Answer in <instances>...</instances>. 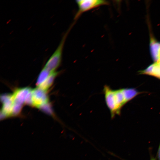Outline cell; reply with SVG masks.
I'll use <instances>...</instances> for the list:
<instances>
[{"mask_svg": "<svg viewBox=\"0 0 160 160\" xmlns=\"http://www.w3.org/2000/svg\"><path fill=\"white\" fill-rule=\"evenodd\" d=\"M49 99L46 91L38 87L32 90V105L39 108L48 103Z\"/></svg>", "mask_w": 160, "mask_h": 160, "instance_id": "5b68a950", "label": "cell"}, {"mask_svg": "<svg viewBox=\"0 0 160 160\" xmlns=\"http://www.w3.org/2000/svg\"><path fill=\"white\" fill-rule=\"evenodd\" d=\"M150 160H156V159L155 158H154L153 156L151 157V158Z\"/></svg>", "mask_w": 160, "mask_h": 160, "instance_id": "5bb4252c", "label": "cell"}, {"mask_svg": "<svg viewBox=\"0 0 160 160\" xmlns=\"http://www.w3.org/2000/svg\"><path fill=\"white\" fill-rule=\"evenodd\" d=\"M157 157L158 160H160V142L157 153Z\"/></svg>", "mask_w": 160, "mask_h": 160, "instance_id": "4fadbf2b", "label": "cell"}, {"mask_svg": "<svg viewBox=\"0 0 160 160\" xmlns=\"http://www.w3.org/2000/svg\"><path fill=\"white\" fill-rule=\"evenodd\" d=\"M73 23L65 33L56 49L50 56L44 68L50 72L55 71L60 65L62 59L63 52L65 40L74 25Z\"/></svg>", "mask_w": 160, "mask_h": 160, "instance_id": "7a4b0ae2", "label": "cell"}, {"mask_svg": "<svg viewBox=\"0 0 160 160\" xmlns=\"http://www.w3.org/2000/svg\"><path fill=\"white\" fill-rule=\"evenodd\" d=\"M141 73L153 76L160 79V62H155L141 71Z\"/></svg>", "mask_w": 160, "mask_h": 160, "instance_id": "ba28073f", "label": "cell"}, {"mask_svg": "<svg viewBox=\"0 0 160 160\" xmlns=\"http://www.w3.org/2000/svg\"><path fill=\"white\" fill-rule=\"evenodd\" d=\"M103 91L105 102L112 118L115 115H119L123 106L138 94L134 89L113 90L108 85L104 86Z\"/></svg>", "mask_w": 160, "mask_h": 160, "instance_id": "6da1fadb", "label": "cell"}, {"mask_svg": "<svg viewBox=\"0 0 160 160\" xmlns=\"http://www.w3.org/2000/svg\"><path fill=\"white\" fill-rule=\"evenodd\" d=\"M76 2L78 9L74 16L75 20L86 12L102 6L108 5L109 3L108 1L103 0H78Z\"/></svg>", "mask_w": 160, "mask_h": 160, "instance_id": "3957f363", "label": "cell"}, {"mask_svg": "<svg viewBox=\"0 0 160 160\" xmlns=\"http://www.w3.org/2000/svg\"><path fill=\"white\" fill-rule=\"evenodd\" d=\"M22 105L14 102L11 117L17 116L20 114L22 109Z\"/></svg>", "mask_w": 160, "mask_h": 160, "instance_id": "8fae6325", "label": "cell"}, {"mask_svg": "<svg viewBox=\"0 0 160 160\" xmlns=\"http://www.w3.org/2000/svg\"><path fill=\"white\" fill-rule=\"evenodd\" d=\"M39 108L45 113L50 115H53L52 108L48 103L41 106Z\"/></svg>", "mask_w": 160, "mask_h": 160, "instance_id": "7c38bea8", "label": "cell"}, {"mask_svg": "<svg viewBox=\"0 0 160 160\" xmlns=\"http://www.w3.org/2000/svg\"><path fill=\"white\" fill-rule=\"evenodd\" d=\"M150 42V49L153 59L155 62H160V43L152 37Z\"/></svg>", "mask_w": 160, "mask_h": 160, "instance_id": "52a82bcc", "label": "cell"}, {"mask_svg": "<svg viewBox=\"0 0 160 160\" xmlns=\"http://www.w3.org/2000/svg\"><path fill=\"white\" fill-rule=\"evenodd\" d=\"M32 90L28 87L16 90L12 95L14 102L23 104L25 103L27 95Z\"/></svg>", "mask_w": 160, "mask_h": 160, "instance_id": "8992f818", "label": "cell"}, {"mask_svg": "<svg viewBox=\"0 0 160 160\" xmlns=\"http://www.w3.org/2000/svg\"><path fill=\"white\" fill-rule=\"evenodd\" d=\"M1 100L2 103L0 115L1 120H2L11 117L14 100L12 95L8 94L1 95Z\"/></svg>", "mask_w": 160, "mask_h": 160, "instance_id": "277c9868", "label": "cell"}, {"mask_svg": "<svg viewBox=\"0 0 160 160\" xmlns=\"http://www.w3.org/2000/svg\"><path fill=\"white\" fill-rule=\"evenodd\" d=\"M51 73L49 71L44 68L38 78L36 84L38 86L45 80Z\"/></svg>", "mask_w": 160, "mask_h": 160, "instance_id": "30bf717a", "label": "cell"}, {"mask_svg": "<svg viewBox=\"0 0 160 160\" xmlns=\"http://www.w3.org/2000/svg\"><path fill=\"white\" fill-rule=\"evenodd\" d=\"M57 74V72L55 71L51 72L45 80L38 87L46 91L52 84Z\"/></svg>", "mask_w": 160, "mask_h": 160, "instance_id": "9c48e42d", "label": "cell"}]
</instances>
